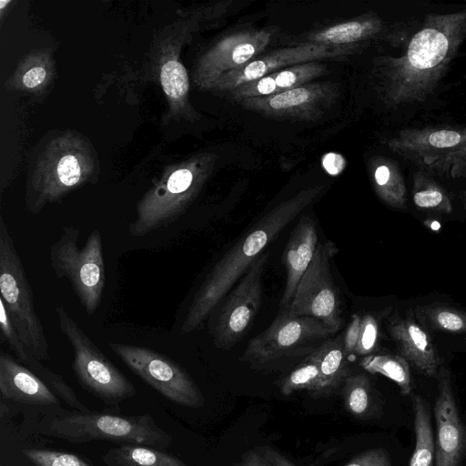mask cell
<instances>
[{
    "label": "cell",
    "mask_w": 466,
    "mask_h": 466,
    "mask_svg": "<svg viewBox=\"0 0 466 466\" xmlns=\"http://www.w3.org/2000/svg\"><path fill=\"white\" fill-rule=\"evenodd\" d=\"M318 185L300 190L265 214L220 258L194 295L180 332L199 329L218 303L246 273L263 249L324 189Z\"/></svg>",
    "instance_id": "obj_1"
},
{
    "label": "cell",
    "mask_w": 466,
    "mask_h": 466,
    "mask_svg": "<svg viewBox=\"0 0 466 466\" xmlns=\"http://www.w3.org/2000/svg\"><path fill=\"white\" fill-rule=\"evenodd\" d=\"M39 431L73 444L102 440L164 451L172 441L149 413L131 416L62 410L46 416L39 423Z\"/></svg>",
    "instance_id": "obj_2"
},
{
    "label": "cell",
    "mask_w": 466,
    "mask_h": 466,
    "mask_svg": "<svg viewBox=\"0 0 466 466\" xmlns=\"http://www.w3.org/2000/svg\"><path fill=\"white\" fill-rule=\"evenodd\" d=\"M80 229L63 227L59 238L50 246L49 262L55 276L66 278L86 312L92 316L99 307L106 283L103 239L93 229L83 247H78Z\"/></svg>",
    "instance_id": "obj_3"
},
{
    "label": "cell",
    "mask_w": 466,
    "mask_h": 466,
    "mask_svg": "<svg viewBox=\"0 0 466 466\" xmlns=\"http://www.w3.org/2000/svg\"><path fill=\"white\" fill-rule=\"evenodd\" d=\"M0 299L19 337L38 360H48L49 345L34 305L33 292L9 227L0 217Z\"/></svg>",
    "instance_id": "obj_4"
},
{
    "label": "cell",
    "mask_w": 466,
    "mask_h": 466,
    "mask_svg": "<svg viewBox=\"0 0 466 466\" xmlns=\"http://www.w3.org/2000/svg\"><path fill=\"white\" fill-rule=\"evenodd\" d=\"M214 161L213 155L196 158L148 191L137 207L136 219L128 226L130 235L143 237L174 222L198 195Z\"/></svg>",
    "instance_id": "obj_5"
},
{
    "label": "cell",
    "mask_w": 466,
    "mask_h": 466,
    "mask_svg": "<svg viewBox=\"0 0 466 466\" xmlns=\"http://www.w3.org/2000/svg\"><path fill=\"white\" fill-rule=\"evenodd\" d=\"M62 334L73 350L72 369L78 383L109 406L133 397V383L106 358L95 342L68 314L57 305L54 309Z\"/></svg>",
    "instance_id": "obj_6"
},
{
    "label": "cell",
    "mask_w": 466,
    "mask_h": 466,
    "mask_svg": "<svg viewBox=\"0 0 466 466\" xmlns=\"http://www.w3.org/2000/svg\"><path fill=\"white\" fill-rule=\"evenodd\" d=\"M111 350L137 376L168 400L200 408L205 399L187 372L170 358L147 347L110 342Z\"/></svg>",
    "instance_id": "obj_7"
},
{
    "label": "cell",
    "mask_w": 466,
    "mask_h": 466,
    "mask_svg": "<svg viewBox=\"0 0 466 466\" xmlns=\"http://www.w3.org/2000/svg\"><path fill=\"white\" fill-rule=\"evenodd\" d=\"M338 252L331 240L318 245L289 306L283 312L315 318L334 333L339 331L342 326L340 299L329 268V260Z\"/></svg>",
    "instance_id": "obj_8"
},
{
    "label": "cell",
    "mask_w": 466,
    "mask_h": 466,
    "mask_svg": "<svg viewBox=\"0 0 466 466\" xmlns=\"http://www.w3.org/2000/svg\"><path fill=\"white\" fill-rule=\"evenodd\" d=\"M268 253L261 254L225 297L224 303L210 324L214 345L230 350L246 334L262 301V276Z\"/></svg>",
    "instance_id": "obj_9"
},
{
    "label": "cell",
    "mask_w": 466,
    "mask_h": 466,
    "mask_svg": "<svg viewBox=\"0 0 466 466\" xmlns=\"http://www.w3.org/2000/svg\"><path fill=\"white\" fill-rule=\"evenodd\" d=\"M333 334L315 318L281 312L268 329L248 342L240 360L257 364L271 362L295 355L303 347Z\"/></svg>",
    "instance_id": "obj_10"
},
{
    "label": "cell",
    "mask_w": 466,
    "mask_h": 466,
    "mask_svg": "<svg viewBox=\"0 0 466 466\" xmlns=\"http://www.w3.org/2000/svg\"><path fill=\"white\" fill-rule=\"evenodd\" d=\"M276 34L277 29L272 27H248L228 33L201 56L195 82L201 88L213 89L224 75L263 54Z\"/></svg>",
    "instance_id": "obj_11"
},
{
    "label": "cell",
    "mask_w": 466,
    "mask_h": 466,
    "mask_svg": "<svg viewBox=\"0 0 466 466\" xmlns=\"http://www.w3.org/2000/svg\"><path fill=\"white\" fill-rule=\"evenodd\" d=\"M339 86L331 82L308 83L275 95L238 102L265 117L315 121L334 106Z\"/></svg>",
    "instance_id": "obj_12"
},
{
    "label": "cell",
    "mask_w": 466,
    "mask_h": 466,
    "mask_svg": "<svg viewBox=\"0 0 466 466\" xmlns=\"http://www.w3.org/2000/svg\"><path fill=\"white\" fill-rule=\"evenodd\" d=\"M352 50L353 46H336L309 42L275 49L263 53L244 66L227 73L213 89L228 93L276 71L309 62L345 57Z\"/></svg>",
    "instance_id": "obj_13"
},
{
    "label": "cell",
    "mask_w": 466,
    "mask_h": 466,
    "mask_svg": "<svg viewBox=\"0 0 466 466\" xmlns=\"http://www.w3.org/2000/svg\"><path fill=\"white\" fill-rule=\"evenodd\" d=\"M434 405L437 427L436 466H460L466 448V431L455 402L449 370L441 367Z\"/></svg>",
    "instance_id": "obj_14"
},
{
    "label": "cell",
    "mask_w": 466,
    "mask_h": 466,
    "mask_svg": "<svg viewBox=\"0 0 466 466\" xmlns=\"http://www.w3.org/2000/svg\"><path fill=\"white\" fill-rule=\"evenodd\" d=\"M388 330L395 342L399 355L419 372L438 378L441 359L428 332L410 309L404 316L395 314L389 319Z\"/></svg>",
    "instance_id": "obj_15"
},
{
    "label": "cell",
    "mask_w": 466,
    "mask_h": 466,
    "mask_svg": "<svg viewBox=\"0 0 466 466\" xmlns=\"http://www.w3.org/2000/svg\"><path fill=\"white\" fill-rule=\"evenodd\" d=\"M0 393L3 400L15 402L59 405L57 396L41 379L4 350L0 351Z\"/></svg>",
    "instance_id": "obj_16"
},
{
    "label": "cell",
    "mask_w": 466,
    "mask_h": 466,
    "mask_svg": "<svg viewBox=\"0 0 466 466\" xmlns=\"http://www.w3.org/2000/svg\"><path fill=\"white\" fill-rule=\"evenodd\" d=\"M318 231L314 219L305 215L300 218L283 253V263L286 268V285L279 307L283 312L290 304L297 287L308 269L318 243Z\"/></svg>",
    "instance_id": "obj_17"
},
{
    "label": "cell",
    "mask_w": 466,
    "mask_h": 466,
    "mask_svg": "<svg viewBox=\"0 0 466 466\" xmlns=\"http://www.w3.org/2000/svg\"><path fill=\"white\" fill-rule=\"evenodd\" d=\"M326 72L327 66L320 62L300 64L243 85L228 95L237 103L248 98L268 96L308 84Z\"/></svg>",
    "instance_id": "obj_18"
},
{
    "label": "cell",
    "mask_w": 466,
    "mask_h": 466,
    "mask_svg": "<svg viewBox=\"0 0 466 466\" xmlns=\"http://www.w3.org/2000/svg\"><path fill=\"white\" fill-rule=\"evenodd\" d=\"M1 333L7 342L8 347L16 357V360L41 379L55 394L58 395L76 410H89V409L77 399L73 389L69 387L62 376L46 368L40 360L31 354L13 324L7 323L4 325Z\"/></svg>",
    "instance_id": "obj_19"
},
{
    "label": "cell",
    "mask_w": 466,
    "mask_h": 466,
    "mask_svg": "<svg viewBox=\"0 0 466 466\" xmlns=\"http://www.w3.org/2000/svg\"><path fill=\"white\" fill-rule=\"evenodd\" d=\"M319 369L321 394L331 393L349 375L348 355L342 335L325 339L312 351Z\"/></svg>",
    "instance_id": "obj_20"
},
{
    "label": "cell",
    "mask_w": 466,
    "mask_h": 466,
    "mask_svg": "<svg viewBox=\"0 0 466 466\" xmlns=\"http://www.w3.org/2000/svg\"><path fill=\"white\" fill-rule=\"evenodd\" d=\"M102 460L107 466H187L182 460L164 451L137 444L112 448Z\"/></svg>",
    "instance_id": "obj_21"
},
{
    "label": "cell",
    "mask_w": 466,
    "mask_h": 466,
    "mask_svg": "<svg viewBox=\"0 0 466 466\" xmlns=\"http://www.w3.org/2000/svg\"><path fill=\"white\" fill-rule=\"evenodd\" d=\"M448 51L446 36L436 29L427 28L417 33L408 51L409 61L418 69H428L443 60Z\"/></svg>",
    "instance_id": "obj_22"
},
{
    "label": "cell",
    "mask_w": 466,
    "mask_h": 466,
    "mask_svg": "<svg viewBox=\"0 0 466 466\" xmlns=\"http://www.w3.org/2000/svg\"><path fill=\"white\" fill-rule=\"evenodd\" d=\"M411 400L416 443L410 466H433L436 451L429 409L420 396L413 394Z\"/></svg>",
    "instance_id": "obj_23"
},
{
    "label": "cell",
    "mask_w": 466,
    "mask_h": 466,
    "mask_svg": "<svg viewBox=\"0 0 466 466\" xmlns=\"http://www.w3.org/2000/svg\"><path fill=\"white\" fill-rule=\"evenodd\" d=\"M416 319L435 330L449 333H466V311L443 304L419 305Z\"/></svg>",
    "instance_id": "obj_24"
},
{
    "label": "cell",
    "mask_w": 466,
    "mask_h": 466,
    "mask_svg": "<svg viewBox=\"0 0 466 466\" xmlns=\"http://www.w3.org/2000/svg\"><path fill=\"white\" fill-rule=\"evenodd\" d=\"M372 29L371 22L353 19L314 31L307 38L309 43L336 46H352L366 37Z\"/></svg>",
    "instance_id": "obj_25"
},
{
    "label": "cell",
    "mask_w": 466,
    "mask_h": 466,
    "mask_svg": "<svg viewBox=\"0 0 466 466\" xmlns=\"http://www.w3.org/2000/svg\"><path fill=\"white\" fill-rule=\"evenodd\" d=\"M360 365L371 374H380L393 380L407 395L411 390V378L409 362L400 355H369L365 356Z\"/></svg>",
    "instance_id": "obj_26"
},
{
    "label": "cell",
    "mask_w": 466,
    "mask_h": 466,
    "mask_svg": "<svg viewBox=\"0 0 466 466\" xmlns=\"http://www.w3.org/2000/svg\"><path fill=\"white\" fill-rule=\"evenodd\" d=\"M299 390H307L315 397L322 396L319 369L312 352L282 381L281 392L285 396Z\"/></svg>",
    "instance_id": "obj_27"
},
{
    "label": "cell",
    "mask_w": 466,
    "mask_h": 466,
    "mask_svg": "<svg viewBox=\"0 0 466 466\" xmlns=\"http://www.w3.org/2000/svg\"><path fill=\"white\" fill-rule=\"evenodd\" d=\"M160 82L171 102L185 106L189 87L188 76L184 66L176 57L162 64Z\"/></svg>",
    "instance_id": "obj_28"
},
{
    "label": "cell",
    "mask_w": 466,
    "mask_h": 466,
    "mask_svg": "<svg viewBox=\"0 0 466 466\" xmlns=\"http://www.w3.org/2000/svg\"><path fill=\"white\" fill-rule=\"evenodd\" d=\"M347 409L356 416H362L370 404V384L363 374L350 375L342 389Z\"/></svg>",
    "instance_id": "obj_29"
},
{
    "label": "cell",
    "mask_w": 466,
    "mask_h": 466,
    "mask_svg": "<svg viewBox=\"0 0 466 466\" xmlns=\"http://www.w3.org/2000/svg\"><path fill=\"white\" fill-rule=\"evenodd\" d=\"M391 308L378 313H367L361 316L360 331L355 350L358 356H369L377 350L380 335V320L390 315Z\"/></svg>",
    "instance_id": "obj_30"
},
{
    "label": "cell",
    "mask_w": 466,
    "mask_h": 466,
    "mask_svg": "<svg viewBox=\"0 0 466 466\" xmlns=\"http://www.w3.org/2000/svg\"><path fill=\"white\" fill-rule=\"evenodd\" d=\"M24 456L35 466H90L79 457L46 449H24Z\"/></svg>",
    "instance_id": "obj_31"
},
{
    "label": "cell",
    "mask_w": 466,
    "mask_h": 466,
    "mask_svg": "<svg viewBox=\"0 0 466 466\" xmlns=\"http://www.w3.org/2000/svg\"><path fill=\"white\" fill-rule=\"evenodd\" d=\"M236 466H296L287 458L268 447H259L244 454Z\"/></svg>",
    "instance_id": "obj_32"
},
{
    "label": "cell",
    "mask_w": 466,
    "mask_h": 466,
    "mask_svg": "<svg viewBox=\"0 0 466 466\" xmlns=\"http://www.w3.org/2000/svg\"><path fill=\"white\" fill-rule=\"evenodd\" d=\"M344 466H391V461L385 449L378 448L358 454Z\"/></svg>",
    "instance_id": "obj_33"
},
{
    "label": "cell",
    "mask_w": 466,
    "mask_h": 466,
    "mask_svg": "<svg viewBox=\"0 0 466 466\" xmlns=\"http://www.w3.org/2000/svg\"><path fill=\"white\" fill-rule=\"evenodd\" d=\"M414 203L422 208H441L445 212L450 211V207L444 199L443 194L433 188L417 191L413 196Z\"/></svg>",
    "instance_id": "obj_34"
},
{
    "label": "cell",
    "mask_w": 466,
    "mask_h": 466,
    "mask_svg": "<svg viewBox=\"0 0 466 466\" xmlns=\"http://www.w3.org/2000/svg\"><path fill=\"white\" fill-rule=\"evenodd\" d=\"M361 316L358 313L351 316L350 321L342 335L343 345L348 356L355 354L359 340Z\"/></svg>",
    "instance_id": "obj_35"
},
{
    "label": "cell",
    "mask_w": 466,
    "mask_h": 466,
    "mask_svg": "<svg viewBox=\"0 0 466 466\" xmlns=\"http://www.w3.org/2000/svg\"><path fill=\"white\" fill-rule=\"evenodd\" d=\"M461 140L460 135L455 131L441 130L430 136V143L436 147H450L457 145Z\"/></svg>",
    "instance_id": "obj_36"
},
{
    "label": "cell",
    "mask_w": 466,
    "mask_h": 466,
    "mask_svg": "<svg viewBox=\"0 0 466 466\" xmlns=\"http://www.w3.org/2000/svg\"><path fill=\"white\" fill-rule=\"evenodd\" d=\"M322 165L329 174L336 176L344 169L346 161L341 155L330 152L323 157Z\"/></svg>",
    "instance_id": "obj_37"
},
{
    "label": "cell",
    "mask_w": 466,
    "mask_h": 466,
    "mask_svg": "<svg viewBox=\"0 0 466 466\" xmlns=\"http://www.w3.org/2000/svg\"><path fill=\"white\" fill-rule=\"evenodd\" d=\"M46 76V71L43 66H33L26 70L22 76L23 85L28 88H35L41 85Z\"/></svg>",
    "instance_id": "obj_38"
},
{
    "label": "cell",
    "mask_w": 466,
    "mask_h": 466,
    "mask_svg": "<svg viewBox=\"0 0 466 466\" xmlns=\"http://www.w3.org/2000/svg\"><path fill=\"white\" fill-rule=\"evenodd\" d=\"M390 178V173L387 166H379L374 172L375 183L378 187V190L381 194L382 198L385 195L387 186L389 185Z\"/></svg>",
    "instance_id": "obj_39"
},
{
    "label": "cell",
    "mask_w": 466,
    "mask_h": 466,
    "mask_svg": "<svg viewBox=\"0 0 466 466\" xmlns=\"http://www.w3.org/2000/svg\"><path fill=\"white\" fill-rule=\"evenodd\" d=\"M9 3H10V1L1 0L0 1V8L3 9L5 7V5H8Z\"/></svg>",
    "instance_id": "obj_40"
}]
</instances>
